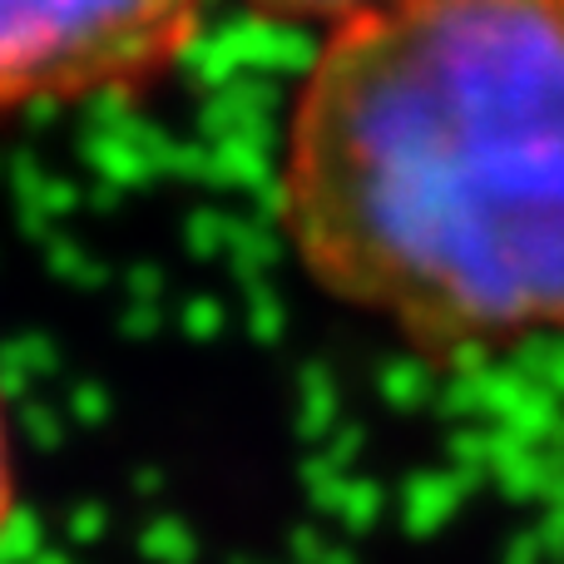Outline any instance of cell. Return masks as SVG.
Masks as SVG:
<instances>
[{"instance_id": "1", "label": "cell", "mask_w": 564, "mask_h": 564, "mask_svg": "<svg viewBox=\"0 0 564 564\" xmlns=\"http://www.w3.org/2000/svg\"><path fill=\"white\" fill-rule=\"evenodd\" d=\"M278 198L302 268L416 347L564 327V0H391L327 25Z\"/></svg>"}, {"instance_id": "2", "label": "cell", "mask_w": 564, "mask_h": 564, "mask_svg": "<svg viewBox=\"0 0 564 564\" xmlns=\"http://www.w3.org/2000/svg\"><path fill=\"white\" fill-rule=\"evenodd\" d=\"M208 0H0V119L164 75Z\"/></svg>"}, {"instance_id": "4", "label": "cell", "mask_w": 564, "mask_h": 564, "mask_svg": "<svg viewBox=\"0 0 564 564\" xmlns=\"http://www.w3.org/2000/svg\"><path fill=\"white\" fill-rule=\"evenodd\" d=\"M15 516V460H10V431H6V411H0V540L10 530Z\"/></svg>"}, {"instance_id": "3", "label": "cell", "mask_w": 564, "mask_h": 564, "mask_svg": "<svg viewBox=\"0 0 564 564\" xmlns=\"http://www.w3.org/2000/svg\"><path fill=\"white\" fill-rule=\"evenodd\" d=\"M263 15L278 20H317V25H341V20L361 15V10L391 6V0H253Z\"/></svg>"}]
</instances>
